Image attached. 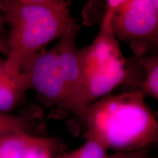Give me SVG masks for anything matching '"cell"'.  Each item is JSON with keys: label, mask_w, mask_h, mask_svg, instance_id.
<instances>
[{"label": "cell", "mask_w": 158, "mask_h": 158, "mask_svg": "<svg viewBox=\"0 0 158 158\" xmlns=\"http://www.w3.org/2000/svg\"><path fill=\"white\" fill-rule=\"evenodd\" d=\"M29 88L59 112L73 114L72 104L55 47L44 50L23 68Z\"/></svg>", "instance_id": "cell-3"}, {"label": "cell", "mask_w": 158, "mask_h": 158, "mask_svg": "<svg viewBox=\"0 0 158 158\" xmlns=\"http://www.w3.org/2000/svg\"><path fill=\"white\" fill-rule=\"evenodd\" d=\"M59 149V143L51 137H43L34 135L24 158H58L57 152Z\"/></svg>", "instance_id": "cell-11"}, {"label": "cell", "mask_w": 158, "mask_h": 158, "mask_svg": "<svg viewBox=\"0 0 158 158\" xmlns=\"http://www.w3.org/2000/svg\"><path fill=\"white\" fill-rule=\"evenodd\" d=\"M107 155L108 151L100 144L92 140H86L81 147L58 158H106Z\"/></svg>", "instance_id": "cell-13"}, {"label": "cell", "mask_w": 158, "mask_h": 158, "mask_svg": "<svg viewBox=\"0 0 158 158\" xmlns=\"http://www.w3.org/2000/svg\"><path fill=\"white\" fill-rule=\"evenodd\" d=\"M69 5L62 0H0V16L10 29L5 60L10 75L19 76L47 45L78 30Z\"/></svg>", "instance_id": "cell-2"}, {"label": "cell", "mask_w": 158, "mask_h": 158, "mask_svg": "<svg viewBox=\"0 0 158 158\" xmlns=\"http://www.w3.org/2000/svg\"><path fill=\"white\" fill-rule=\"evenodd\" d=\"M112 28L118 40L158 44V14L152 0H118Z\"/></svg>", "instance_id": "cell-4"}, {"label": "cell", "mask_w": 158, "mask_h": 158, "mask_svg": "<svg viewBox=\"0 0 158 158\" xmlns=\"http://www.w3.org/2000/svg\"><path fill=\"white\" fill-rule=\"evenodd\" d=\"M34 119L26 115H13L0 113V135L4 134L23 131L31 133L35 127Z\"/></svg>", "instance_id": "cell-12"}, {"label": "cell", "mask_w": 158, "mask_h": 158, "mask_svg": "<svg viewBox=\"0 0 158 158\" xmlns=\"http://www.w3.org/2000/svg\"><path fill=\"white\" fill-rule=\"evenodd\" d=\"M141 89L107 95L89 105L82 118L84 137L114 152L158 147V112Z\"/></svg>", "instance_id": "cell-1"}, {"label": "cell", "mask_w": 158, "mask_h": 158, "mask_svg": "<svg viewBox=\"0 0 158 158\" xmlns=\"http://www.w3.org/2000/svg\"><path fill=\"white\" fill-rule=\"evenodd\" d=\"M29 89V81L25 73L11 76L6 70L5 61L0 59V113H8L14 109Z\"/></svg>", "instance_id": "cell-8"}, {"label": "cell", "mask_w": 158, "mask_h": 158, "mask_svg": "<svg viewBox=\"0 0 158 158\" xmlns=\"http://www.w3.org/2000/svg\"><path fill=\"white\" fill-rule=\"evenodd\" d=\"M33 135L23 131L0 135V158H24Z\"/></svg>", "instance_id": "cell-9"}, {"label": "cell", "mask_w": 158, "mask_h": 158, "mask_svg": "<svg viewBox=\"0 0 158 158\" xmlns=\"http://www.w3.org/2000/svg\"><path fill=\"white\" fill-rule=\"evenodd\" d=\"M126 61H118L84 74L83 103L89 106L108 95L127 76Z\"/></svg>", "instance_id": "cell-7"}, {"label": "cell", "mask_w": 158, "mask_h": 158, "mask_svg": "<svg viewBox=\"0 0 158 158\" xmlns=\"http://www.w3.org/2000/svg\"><path fill=\"white\" fill-rule=\"evenodd\" d=\"M117 2L118 0L107 2L98 34L89 45L78 51L83 74L125 60L112 28V17Z\"/></svg>", "instance_id": "cell-5"}, {"label": "cell", "mask_w": 158, "mask_h": 158, "mask_svg": "<svg viewBox=\"0 0 158 158\" xmlns=\"http://www.w3.org/2000/svg\"><path fill=\"white\" fill-rule=\"evenodd\" d=\"M139 64L143 73L140 89L158 100V54L143 56Z\"/></svg>", "instance_id": "cell-10"}, {"label": "cell", "mask_w": 158, "mask_h": 158, "mask_svg": "<svg viewBox=\"0 0 158 158\" xmlns=\"http://www.w3.org/2000/svg\"><path fill=\"white\" fill-rule=\"evenodd\" d=\"M78 30L73 31L59 40L54 45L61 71L72 104L73 114L81 121L85 112L83 103L84 74L80 64L76 37Z\"/></svg>", "instance_id": "cell-6"}, {"label": "cell", "mask_w": 158, "mask_h": 158, "mask_svg": "<svg viewBox=\"0 0 158 158\" xmlns=\"http://www.w3.org/2000/svg\"><path fill=\"white\" fill-rule=\"evenodd\" d=\"M152 2L154 6H155L156 10L157 12V14H158V0H152Z\"/></svg>", "instance_id": "cell-15"}, {"label": "cell", "mask_w": 158, "mask_h": 158, "mask_svg": "<svg viewBox=\"0 0 158 158\" xmlns=\"http://www.w3.org/2000/svg\"><path fill=\"white\" fill-rule=\"evenodd\" d=\"M149 158H158V157H150V156H149Z\"/></svg>", "instance_id": "cell-16"}, {"label": "cell", "mask_w": 158, "mask_h": 158, "mask_svg": "<svg viewBox=\"0 0 158 158\" xmlns=\"http://www.w3.org/2000/svg\"><path fill=\"white\" fill-rule=\"evenodd\" d=\"M149 150L142 149L132 152H114L108 154L106 158H149Z\"/></svg>", "instance_id": "cell-14"}, {"label": "cell", "mask_w": 158, "mask_h": 158, "mask_svg": "<svg viewBox=\"0 0 158 158\" xmlns=\"http://www.w3.org/2000/svg\"><path fill=\"white\" fill-rule=\"evenodd\" d=\"M156 46H157V48H158V44H157V45H156Z\"/></svg>", "instance_id": "cell-17"}]
</instances>
